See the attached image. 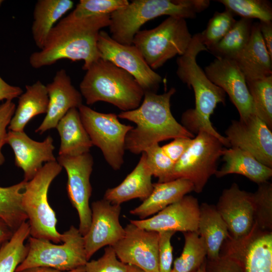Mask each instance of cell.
<instances>
[{
	"instance_id": "1",
	"label": "cell",
	"mask_w": 272,
	"mask_h": 272,
	"mask_svg": "<svg viewBox=\"0 0 272 272\" xmlns=\"http://www.w3.org/2000/svg\"><path fill=\"white\" fill-rule=\"evenodd\" d=\"M110 15L77 18L71 13L51 30L44 46L29 57L34 69L52 65L61 59L83 60L87 69L100 58L97 40L100 31L109 27Z\"/></svg>"
},
{
	"instance_id": "2",
	"label": "cell",
	"mask_w": 272,
	"mask_h": 272,
	"mask_svg": "<svg viewBox=\"0 0 272 272\" xmlns=\"http://www.w3.org/2000/svg\"><path fill=\"white\" fill-rule=\"evenodd\" d=\"M176 91L172 87L162 94L145 92L142 102L137 108L121 111L117 115L136 124L126 136L125 150L139 154L163 141L180 137L194 138L171 113L170 100Z\"/></svg>"
},
{
	"instance_id": "3",
	"label": "cell",
	"mask_w": 272,
	"mask_h": 272,
	"mask_svg": "<svg viewBox=\"0 0 272 272\" xmlns=\"http://www.w3.org/2000/svg\"><path fill=\"white\" fill-rule=\"evenodd\" d=\"M86 71L80 92L87 104L104 101L128 111L142 103L143 88L133 76L111 62L99 58Z\"/></svg>"
},
{
	"instance_id": "4",
	"label": "cell",
	"mask_w": 272,
	"mask_h": 272,
	"mask_svg": "<svg viewBox=\"0 0 272 272\" xmlns=\"http://www.w3.org/2000/svg\"><path fill=\"white\" fill-rule=\"evenodd\" d=\"M209 0H133L110 14V36L132 44L133 37L147 22L162 16L194 19L210 6Z\"/></svg>"
},
{
	"instance_id": "5",
	"label": "cell",
	"mask_w": 272,
	"mask_h": 272,
	"mask_svg": "<svg viewBox=\"0 0 272 272\" xmlns=\"http://www.w3.org/2000/svg\"><path fill=\"white\" fill-rule=\"evenodd\" d=\"M202 51H208L202 43L200 33H196L192 36L185 52L176 60V74L194 92L195 107L188 109L190 119L195 125L206 128L212 125L211 116L217 104H225L226 93L209 79L197 64L196 56Z\"/></svg>"
},
{
	"instance_id": "6",
	"label": "cell",
	"mask_w": 272,
	"mask_h": 272,
	"mask_svg": "<svg viewBox=\"0 0 272 272\" xmlns=\"http://www.w3.org/2000/svg\"><path fill=\"white\" fill-rule=\"evenodd\" d=\"M62 168L56 161L45 163L34 178L27 182L22 197L30 236L56 244L62 242L63 234L57 230L55 213L48 203L47 194L51 182Z\"/></svg>"
},
{
	"instance_id": "7",
	"label": "cell",
	"mask_w": 272,
	"mask_h": 272,
	"mask_svg": "<svg viewBox=\"0 0 272 272\" xmlns=\"http://www.w3.org/2000/svg\"><path fill=\"white\" fill-rule=\"evenodd\" d=\"M192 37L185 19L168 17L153 29L138 32L133 37L132 44L154 70L176 55H183Z\"/></svg>"
},
{
	"instance_id": "8",
	"label": "cell",
	"mask_w": 272,
	"mask_h": 272,
	"mask_svg": "<svg viewBox=\"0 0 272 272\" xmlns=\"http://www.w3.org/2000/svg\"><path fill=\"white\" fill-rule=\"evenodd\" d=\"M63 234L61 244L29 236L27 255L15 272L38 266L67 271L84 266L88 260L83 236L73 225Z\"/></svg>"
},
{
	"instance_id": "9",
	"label": "cell",
	"mask_w": 272,
	"mask_h": 272,
	"mask_svg": "<svg viewBox=\"0 0 272 272\" xmlns=\"http://www.w3.org/2000/svg\"><path fill=\"white\" fill-rule=\"evenodd\" d=\"M78 110L93 145L101 150L113 169H120L124 162L126 136L133 126L121 123L114 113L99 112L84 104Z\"/></svg>"
},
{
	"instance_id": "10",
	"label": "cell",
	"mask_w": 272,
	"mask_h": 272,
	"mask_svg": "<svg viewBox=\"0 0 272 272\" xmlns=\"http://www.w3.org/2000/svg\"><path fill=\"white\" fill-rule=\"evenodd\" d=\"M224 145L217 138L200 132L193 138L187 150L175 163L172 180L183 178L193 184V191L201 192L210 177L215 175Z\"/></svg>"
},
{
	"instance_id": "11",
	"label": "cell",
	"mask_w": 272,
	"mask_h": 272,
	"mask_svg": "<svg viewBox=\"0 0 272 272\" xmlns=\"http://www.w3.org/2000/svg\"><path fill=\"white\" fill-rule=\"evenodd\" d=\"M97 45L100 58L111 62L130 74L144 92H157L162 78L149 66L134 45L119 43L103 30L99 33Z\"/></svg>"
},
{
	"instance_id": "12",
	"label": "cell",
	"mask_w": 272,
	"mask_h": 272,
	"mask_svg": "<svg viewBox=\"0 0 272 272\" xmlns=\"http://www.w3.org/2000/svg\"><path fill=\"white\" fill-rule=\"evenodd\" d=\"M57 160L67 173V194L78 214V229L84 236L88 231L91 222L89 199L92 190L90 178L94 164L93 157L88 153L76 156L58 155Z\"/></svg>"
},
{
	"instance_id": "13",
	"label": "cell",
	"mask_w": 272,
	"mask_h": 272,
	"mask_svg": "<svg viewBox=\"0 0 272 272\" xmlns=\"http://www.w3.org/2000/svg\"><path fill=\"white\" fill-rule=\"evenodd\" d=\"M124 229L123 237L112 246L119 260L145 272H159V233L130 222Z\"/></svg>"
},
{
	"instance_id": "14",
	"label": "cell",
	"mask_w": 272,
	"mask_h": 272,
	"mask_svg": "<svg viewBox=\"0 0 272 272\" xmlns=\"http://www.w3.org/2000/svg\"><path fill=\"white\" fill-rule=\"evenodd\" d=\"M203 71L209 79L229 96L239 114V120L255 114L246 78L234 59L216 57Z\"/></svg>"
},
{
	"instance_id": "15",
	"label": "cell",
	"mask_w": 272,
	"mask_h": 272,
	"mask_svg": "<svg viewBox=\"0 0 272 272\" xmlns=\"http://www.w3.org/2000/svg\"><path fill=\"white\" fill-rule=\"evenodd\" d=\"M230 147L238 148L272 168V132L267 125L253 114L245 120H233L225 131Z\"/></svg>"
},
{
	"instance_id": "16",
	"label": "cell",
	"mask_w": 272,
	"mask_h": 272,
	"mask_svg": "<svg viewBox=\"0 0 272 272\" xmlns=\"http://www.w3.org/2000/svg\"><path fill=\"white\" fill-rule=\"evenodd\" d=\"M91 209V225L83 236L88 261L103 247L114 245L123 237L125 232L119 222L120 205L102 199L93 202Z\"/></svg>"
},
{
	"instance_id": "17",
	"label": "cell",
	"mask_w": 272,
	"mask_h": 272,
	"mask_svg": "<svg viewBox=\"0 0 272 272\" xmlns=\"http://www.w3.org/2000/svg\"><path fill=\"white\" fill-rule=\"evenodd\" d=\"M215 206L232 239H241L249 234L254 224L252 193L233 183L223 190Z\"/></svg>"
},
{
	"instance_id": "18",
	"label": "cell",
	"mask_w": 272,
	"mask_h": 272,
	"mask_svg": "<svg viewBox=\"0 0 272 272\" xmlns=\"http://www.w3.org/2000/svg\"><path fill=\"white\" fill-rule=\"evenodd\" d=\"M199 216V205L196 198L185 195L152 217L130 220L143 229L160 232L164 231L183 232L197 231Z\"/></svg>"
},
{
	"instance_id": "19",
	"label": "cell",
	"mask_w": 272,
	"mask_h": 272,
	"mask_svg": "<svg viewBox=\"0 0 272 272\" xmlns=\"http://www.w3.org/2000/svg\"><path fill=\"white\" fill-rule=\"evenodd\" d=\"M6 144L15 155V164L24 172V180L29 181L43 167V163L56 161L53 155V139L48 135L43 142H37L23 131L10 130Z\"/></svg>"
},
{
	"instance_id": "20",
	"label": "cell",
	"mask_w": 272,
	"mask_h": 272,
	"mask_svg": "<svg viewBox=\"0 0 272 272\" xmlns=\"http://www.w3.org/2000/svg\"><path fill=\"white\" fill-rule=\"evenodd\" d=\"M48 105L46 116L36 132L42 134L56 128L59 120L72 108H79L82 103V96L72 84V80L64 69L58 70L52 81L46 85Z\"/></svg>"
},
{
	"instance_id": "21",
	"label": "cell",
	"mask_w": 272,
	"mask_h": 272,
	"mask_svg": "<svg viewBox=\"0 0 272 272\" xmlns=\"http://www.w3.org/2000/svg\"><path fill=\"white\" fill-rule=\"evenodd\" d=\"M231 241L245 272H272L271 232L261 230L254 224L246 237Z\"/></svg>"
},
{
	"instance_id": "22",
	"label": "cell",
	"mask_w": 272,
	"mask_h": 272,
	"mask_svg": "<svg viewBox=\"0 0 272 272\" xmlns=\"http://www.w3.org/2000/svg\"><path fill=\"white\" fill-rule=\"evenodd\" d=\"M233 59L246 81L260 79L272 75V57L262 39L258 22L252 24L247 44Z\"/></svg>"
},
{
	"instance_id": "23",
	"label": "cell",
	"mask_w": 272,
	"mask_h": 272,
	"mask_svg": "<svg viewBox=\"0 0 272 272\" xmlns=\"http://www.w3.org/2000/svg\"><path fill=\"white\" fill-rule=\"evenodd\" d=\"M152 176L146 163V154L143 152L134 169L118 185L107 189L103 199L117 205L134 198L144 201L153 189Z\"/></svg>"
},
{
	"instance_id": "24",
	"label": "cell",
	"mask_w": 272,
	"mask_h": 272,
	"mask_svg": "<svg viewBox=\"0 0 272 272\" xmlns=\"http://www.w3.org/2000/svg\"><path fill=\"white\" fill-rule=\"evenodd\" d=\"M192 191H193L192 183L183 178L153 183L151 194L140 205L131 210L130 214L139 217L141 220L148 218L179 200Z\"/></svg>"
},
{
	"instance_id": "25",
	"label": "cell",
	"mask_w": 272,
	"mask_h": 272,
	"mask_svg": "<svg viewBox=\"0 0 272 272\" xmlns=\"http://www.w3.org/2000/svg\"><path fill=\"white\" fill-rule=\"evenodd\" d=\"M222 156L224 164L215 174L218 178L237 174L259 184L267 181L272 176V168L263 165L250 154L239 148L225 149Z\"/></svg>"
},
{
	"instance_id": "26",
	"label": "cell",
	"mask_w": 272,
	"mask_h": 272,
	"mask_svg": "<svg viewBox=\"0 0 272 272\" xmlns=\"http://www.w3.org/2000/svg\"><path fill=\"white\" fill-rule=\"evenodd\" d=\"M56 128L60 137L59 156H76L89 153L93 146L82 122L78 108H72Z\"/></svg>"
},
{
	"instance_id": "27",
	"label": "cell",
	"mask_w": 272,
	"mask_h": 272,
	"mask_svg": "<svg viewBox=\"0 0 272 272\" xmlns=\"http://www.w3.org/2000/svg\"><path fill=\"white\" fill-rule=\"evenodd\" d=\"M25 92L19 97L18 104L8 128L11 131H23L34 117L46 113L48 96L46 86L40 81L25 86Z\"/></svg>"
},
{
	"instance_id": "28",
	"label": "cell",
	"mask_w": 272,
	"mask_h": 272,
	"mask_svg": "<svg viewBox=\"0 0 272 272\" xmlns=\"http://www.w3.org/2000/svg\"><path fill=\"white\" fill-rule=\"evenodd\" d=\"M197 231L206 245L208 258H218L222 245L229 237V233L215 206L206 202L199 205Z\"/></svg>"
},
{
	"instance_id": "29",
	"label": "cell",
	"mask_w": 272,
	"mask_h": 272,
	"mask_svg": "<svg viewBox=\"0 0 272 272\" xmlns=\"http://www.w3.org/2000/svg\"><path fill=\"white\" fill-rule=\"evenodd\" d=\"M71 0H38L33 11L31 31L34 41L41 49L55 24L74 7Z\"/></svg>"
},
{
	"instance_id": "30",
	"label": "cell",
	"mask_w": 272,
	"mask_h": 272,
	"mask_svg": "<svg viewBox=\"0 0 272 272\" xmlns=\"http://www.w3.org/2000/svg\"><path fill=\"white\" fill-rule=\"evenodd\" d=\"M27 181L8 187L0 186V219L14 231L27 220L22 206V197Z\"/></svg>"
},
{
	"instance_id": "31",
	"label": "cell",
	"mask_w": 272,
	"mask_h": 272,
	"mask_svg": "<svg viewBox=\"0 0 272 272\" xmlns=\"http://www.w3.org/2000/svg\"><path fill=\"white\" fill-rule=\"evenodd\" d=\"M252 20L241 18L214 46L208 50L216 57L234 59L247 44Z\"/></svg>"
},
{
	"instance_id": "32",
	"label": "cell",
	"mask_w": 272,
	"mask_h": 272,
	"mask_svg": "<svg viewBox=\"0 0 272 272\" xmlns=\"http://www.w3.org/2000/svg\"><path fill=\"white\" fill-rule=\"evenodd\" d=\"M184 244L179 257L174 261L171 272H194L204 263L207 249L197 231L183 232Z\"/></svg>"
},
{
	"instance_id": "33",
	"label": "cell",
	"mask_w": 272,
	"mask_h": 272,
	"mask_svg": "<svg viewBox=\"0 0 272 272\" xmlns=\"http://www.w3.org/2000/svg\"><path fill=\"white\" fill-rule=\"evenodd\" d=\"M29 236V223L25 222L0 249V272H15L27 255L28 247L25 241Z\"/></svg>"
},
{
	"instance_id": "34",
	"label": "cell",
	"mask_w": 272,
	"mask_h": 272,
	"mask_svg": "<svg viewBox=\"0 0 272 272\" xmlns=\"http://www.w3.org/2000/svg\"><path fill=\"white\" fill-rule=\"evenodd\" d=\"M255 114L272 129V75L246 81Z\"/></svg>"
},
{
	"instance_id": "35",
	"label": "cell",
	"mask_w": 272,
	"mask_h": 272,
	"mask_svg": "<svg viewBox=\"0 0 272 272\" xmlns=\"http://www.w3.org/2000/svg\"><path fill=\"white\" fill-rule=\"evenodd\" d=\"M225 9L234 16L251 19H258L260 21H271V3L265 0H218Z\"/></svg>"
},
{
	"instance_id": "36",
	"label": "cell",
	"mask_w": 272,
	"mask_h": 272,
	"mask_svg": "<svg viewBox=\"0 0 272 272\" xmlns=\"http://www.w3.org/2000/svg\"><path fill=\"white\" fill-rule=\"evenodd\" d=\"M254 224L261 230H272V184L266 181L258 184L252 193Z\"/></svg>"
},
{
	"instance_id": "37",
	"label": "cell",
	"mask_w": 272,
	"mask_h": 272,
	"mask_svg": "<svg viewBox=\"0 0 272 272\" xmlns=\"http://www.w3.org/2000/svg\"><path fill=\"white\" fill-rule=\"evenodd\" d=\"M234 16L226 9L223 12L214 13L206 29L200 33L202 43L208 50L216 45L232 28L236 22Z\"/></svg>"
},
{
	"instance_id": "38",
	"label": "cell",
	"mask_w": 272,
	"mask_h": 272,
	"mask_svg": "<svg viewBox=\"0 0 272 272\" xmlns=\"http://www.w3.org/2000/svg\"><path fill=\"white\" fill-rule=\"evenodd\" d=\"M144 152L147 164L152 176L158 178V182L172 181L175 164L165 154L159 144L153 145Z\"/></svg>"
},
{
	"instance_id": "39",
	"label": "cell",
	"mask_w": 272,
	"mask_h": 272,
	"mask_svg": "<svg viewBox=\"0 0 272 272\" xmlns=\"http://www.w3.org/2000/svg\"><path fill=\"white\" fill-rule=\"evenodd\" d=\"M128 3L127 0H81L71 14L77 18L110 15Z\"/></svg>"
},
{
	"instance_id": "40",
	"label": "cell",
	"mask_w": 272,
	"mask_h": 272,
	"mask_svg": "<svg viewBox=\"0 0 272 272\" xmlns=\"http://www.w3.org/2000/svg\"><path fill=\"white\" fill-rule=\"evenodd\" d=\"M85 272H127V265L119 260L112 247L108 246L101 257L86 263Z\"/></svg>"
},
{
	"instance_id": "41",
	"label": "cell",
	"mask_w": 272,
	"mask_h": 272,
	"mask_svg": "<svg viewBox=\"0 0 272 272\" xmlns=\"http://www.w3.org/2000/svg\"><path fill=\"white\" fill-rule=\"evenodd\" d=\"M221 249L225 253L220 254L215 259H209L208 272H245L242 260L236 253L225 245H222Z\"/></svg>"
},
{
	"instance_id": "42",
	"label": "cell",
	"mask_w": 272,
	"mask_h": 272,
	"mask_svg": "<svg viewBox=\"0 0 272 272\" xmlns=\"http://www.w3.org/2000/svg\"><path fill=\"white\" fill-rule=\"evenodd\" d=\"M159 233V271L171 272L173 262V247L171 239L175 232L164 231Z\"/></svg>"
},
{
	"instance_id": "43",
	"label": "cell",
	"mask_w": 272,
	"mask_h": 272,
	"mask_svg": "<svg viewBox=\"0 0 272 272\" xmlns=\"http://www.w3.org/2000/svg\"><path fill=\"white\" fill-rule=\"evenodd\" d=\"M16 109L15 104L11 100H7L0 105V166L5 161L2 149L6 144L7 127H8Z\"/></svg>"
},
{
	"instance_id": "44",
	"label": "cell",
	"mask_w": 272,
	"mask_h": 272,
	"mask_svg": "<svg viewBox=\"0 0 272 272\" xmlns=\"http://www.w3.org/2000/svg\"><path fill=\"white\" fill-rule=\"evenodd\" d=\"M193 138H176L161 147L165 154L175 164L191 144Z\"/></svg>"
},
{
	"instance_id": "45",
	"label": "cell",
	"mask_w": 272,
	"mask_h": 272,
	"mask_svg": "<svg viewBox=\"0 0 272 272\" xmlns=\"http://www.w3.org/2000/svg\"><path fill=\"white\" fill-rule=\"evenodd\" d=\"M23 92L20 87L9 84L0 77V101L4 100L12 101L19 97Z\"/></svg>"
},
{
	"instance_id": "46",
	"label": "cell",
	"mask_w": 272,
	"mask_h": 272,
	"mask_svg": "<svg viewBox=\"0 0 272 272\" xmlns=\"http://www.w3.org/2000/svg\"><path fill=\"white\" fill-rule=\"evenodd\" d=\"M258 23L262 39L270 57H272V22L260 21Z\"/></svg>"
},
{
	"instance_id": "47",
	"label": "cell",
	"mask_w": 272,
	"mask_h": 272,
	"mask_svg": "<svg viewBox=\"0 0 272 272\" xmlns=\"http://www.w3.org/2000/svg\"><path fill=\"white\" fill-rule=\"evenodd\" d=\"M14 232L15 231L0 219V249L9 241Z\"/></svg>"
},
{
	"instance_id": "48",
	"label": "cell",
	"mask_w": 272,
	"mask_h": 272,
	"mask_svg": "<svg viewBox=\"0 0 272 272\" xmlns=\"http://www.w3.org/2000/svg\"><path fill=\"white\" fill-rule=\"evenodd\" d=\"M19 272H85V266L67 271H62L50 267L38 266L27 268Z\"/></svg>"
},
{
	"instance_id": "49",
	"label": "cell",
	"mask_w": 272,
	"mask_h": 272,
	"mask_svg": "<svg viewBox=\"0 0 272 272\" xmlns=\"http://www.w3.org/2000/svg\"><path fill=\"white\" fill-rule=\"evenodd\" d=\"M127 265V272H145L143 270L140 268L139 267L132 265Z\"/></svg>"
},
{
	"instance_id": "50",
	"label": "cell",
	"mask_w": 272,
	"mask_h": 272,
	"mask_svg": "<svg viewBox=\"0 0 272 272\" xmlns=\"http://www.w3.org/2000/svg\"><path fill=\"white\" fill-rule=\"evenodd\" d=\"M194 272H206L205 263H203L201 266Z\"/></svg>"
},
{
	"instance_id": "51",
	"label": "cell",
	"mask_w": 272,
	"mask_h": 272,
	"mask_svg": "<svg viewBox=\"0 0 272 272\" xmlns=\"http://www.w3.org/2000/svg\"><path fill=\"white\" fill-rule=\"evenodd\" d=\"M3 2V1H0V6H1V5L2 3Z\"/></svg>"
}]
</instances>
